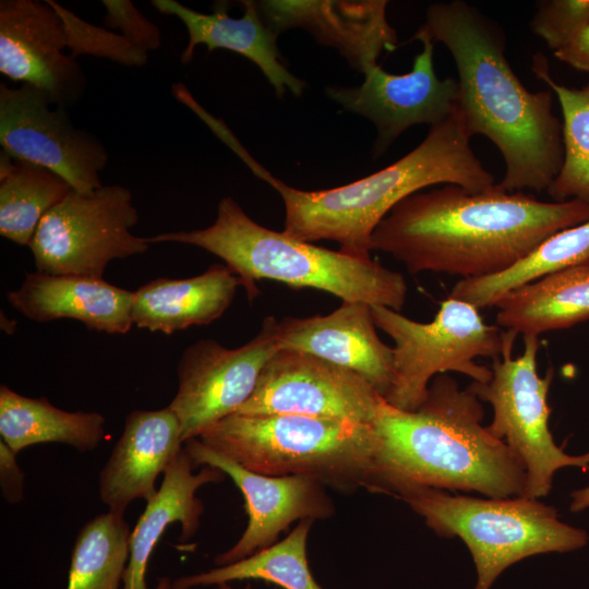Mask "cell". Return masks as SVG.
Here are the masks:
<instances>
[{"instance_id": "cell-12", "label": "cell", "mask_w": 589, "mask_h": 589, "mask_svg": "<svg viewBox=\"0 0 589 589\" xmlns=\"http://www.w3.org/2000/svg\"><path fill=\"white\" fill-rule=\"evenodd\" d=\"M0 145L14 158L59 175L77 192L103 185L99 172L109 158L103 143L75 128L67 108L33 85L0 84Z\"/></svg>"}, {"instance_id": "cell-25", "label": "cell", "mask_w": 589, "mask_h": 589, "mask_svg": "<svg viewBox=\"0 0 589 589\" xmlns=\"http://www.w3.org/2000/svg\"><path fill=\"white\" fill-rule=\"evenodd\" d=\"M105 418L98 412H69L45 398H29L7 385L0 387L1 440L17 455L43 443L67 444L79 452L96 448L105 436Z\"/></svg>"}, {"instance_id": "cell-19", "label": "cell", "mask_w": 589, "mask_h": 589, "mask_svg": "<svg viewBox=\"0 0 589 589\" xmlns=\"http://www.w3.org/2000/svg\"><path fill=\"white\" fill-rule=\"evenodd\" d=\"M175 412L133 410L99 472V498L109 510L124 514L134 500L148 502L157 492L155 482L183 448Z\"/></svg>"}, {"instance_id": "cell-38", "label": "cell", "mask_w": 589, "mask_h": 589, "mask_svg": "<svg viewBox=\"0 0 589 589\" xmlns=\"http://www.w3.org/2000/svg\"><path fill=\"white\" fill-rule=\"evenodd\" d=\"M218 589H232L228 582H224V584H220L218 585Z\"/></svg>"}, {"instance_id": "cell-7", "label": "cell", "mask_w": 589, "mask_h": 589, "mask_svg": "<svg viewBox=\"0 0 589 589\" xmlns=\"http://www.w3.org/2000/svg\"><path fill=\"white\" fill-rule=\"evenodd\" d=\"M402 500L435 533L465 542L477 569L474 589H490L503 570L528 556L579 550L589 540L586 530L562 521L556 508L539 498L419 488Z\"/></svg>"}, {"instance_id": "cell-1", "label": "cell", "mask_w": 589, "mask_h": 589, "mask_svg": "<svg viewBox=\"0 0 589 589\" xmlns=\"http://www.w3.org/2000/svg\"><path fill=\"white\" fill-rule=\"evenodd\" d=\"M589 219L579 200L544 202L493 187L471 192L441 184L399 202L375 228L371 250L392 255L411 274L461 279L507 271L550 236Z\"/></svg>"}, {"instance_id": "cell-24", "label": "cell", "mask_w": 589, "mask_h": 589, "mask_svg": "<svg viewBox=\"0 0 589 589\" xmlns=\"http://www.w3.org/2000/svg\"><path fill=\"white\" fill-rule=\"evenodd\" d=\"M498 326L522 336L572 327L589 320V261L519 286L503 297Z\"/></svg>"}, {"instance_id": "cell-9", "label": "cell", "mask_w": 589, "mask_h": 589, "mask_svg": "<svg viewBox=\"0 0 589 589\" xmlns=\"http://www.w3.org/2000/svg\"><path fill=\"white\" fill-rule=\"evenodd\" d=\"M517 335L505 330L504 349L501 357L493 359L491 380L471 382L469 386L481 401L492 407L489 432L504 441L526 469L524 496L540 498L551 492L554 474L560 469L589 468V452L573 456L554 442L548 404L554 371L550 368L543 377L538 374L539 336H524V350L513 358Z\"/></svg>"}, {"instance_id": "cell-30", "label": "cell", "mask_w": 589, "mask_h": 589, "mask_svg": "<svg viewBox=\"0 0 589 589\" xmlns=\"http://www.w3.org/2000/svg\"><path fill=\"white\" fill-rule=\"evenodd\" d=\"M123 515L108 510L82 527L72 550L67 589H120L131 536Z\"/></svg>"}, {"instance_id": "cell-5", "label": "cell", "mask_w": 589, "mask_h": 589, "mask_svg": "<svg viewBox=\"0 0 589 589\" xmlns=\"http://www.w3.org/2000/svg\"><path fill=\"white\" fill-rule=\"evenodd\" d=\"M152 243L195 245L220 257L238 276L252 302L257 281L284 283L293 288H314L342 302H364L400 311L407 296L404 276L371 257L362 259L294 239L265 228L250 218L231 197H223L215 221L191 231H170L148 237Z\"/></svg>"}, {"instance_id": "cell-16", "label": "cell", "mask_w": 589, "mask_h": 589, "mask_svg": "<svg viewBox=\"0 0 589 589\" xmlns=\"http://www.w3.org/2000/svg\"><path fill=\"white\" fill-rule=\"evenodd\" d=\"M68 48L63 22L48 0L0 1V72L41 89L56 106L79 101L86 76Z\"/></svg>"}, {"instance_id": "cell-26", "label": "cell", "mask_w": 589, "mask_h": 589, "mask_svg": "<svg viewBox=\"0 0 589 589\" xmlns=\"http://www.w3.org/2000/svg\"><path fill=\"white\" fill-rule=\"evenodd\" d=\"M72 190L53 171L0 153V235L28 245L44 216Z\"/></svg>"}, {"instance_id": "cell-18", "label": "cell", "mask_w": 589, "mask_h": 589, "mask_svg": "<svg viewBox=\"0 0 589 589\" xmlns=\"http://www.w3.org/2000/svg\"><path fill=\"white\" fill-rule=\"evenodd\" d=\"M371 305L342 302L327 315L284 317L277 323L280 349L309 353L365 378L385 399L394 378V350L376 333Z\"/></svg>"}, {"instance_id": "cell-28", "label": "cell", "mask_w": 589, "mask_h": 589, "mask_svg": "<svg viewBox=\"0 0 589 589\" xmlns=\"http://www.w3.org/2000/svg\"><path fill=\"white\" fill-rule=\"evenodd\" d=\"M313 521L300 520L284 540L243 560L177 578L172 589H191L243 579H262L284 589H323L313 578L306 560V540Z\"/></svg>"}, {"instance_id": "cell-10", "label": "cell", "mask_w": 589, "mask_h": 589, "mask_svg": "<svg viewBox=\"0 0 589 589\" xmlns=\"http://www.w3.org/2000/svg\"><path fill=\"white\" fill-rule=\"evenodd\" d=\"M137 221L128 188L72 189L44 216L31 241L37 271L103 278L111 261L147 251V238L130 232Z\"/></svg>"}, {"instance_id": "cell-31", "label": "cell", "mask_w": 589, "mask_h": 589, "mask_svg": "<svg viewBox=\"0 0 589 589\" xmlns=\"http://www.w3.org/2000/svg\"><path fill=\"white\" fill-rule=\"evenodd\" d=\"M60 15L70 49L76 59L81 55L104 58L124 67H144L148 53L141 50L118 32L91 24L60 3L48 0Z\"/></svg>"}, {"instance_id": "cell-23", "label": "cell", "mask_w": 589, "mask_h": 589, "mask_svg": "<svg viewBox=\"0 0 589 589\" xmlns=\"http://www.w3.org/2000/svg\"><path fill=\"white\" fill-rule=\"evenodd\" d=\"M238 286V276L217 263L190 278H156L134 291L133 324L165 334L209 324L229 308Z\"/></svg>"}, {"instance_id": "cell-11", "label": "cell", "mask_w": 589, "mask_h": 589, "mask_svg": "<svg viewBox=\"0 0 589 589\" xmlns=\"http://www.w3.org/2000/svg\"><path fill=\"white\" fill-rule=\"evenodd\" d=\"M277 323L274 316L265 317L260 332L235 349L201 339L182 352L178 389L168 407L179 420L183 443L236 413L251 397L264 366L279 350Z\"/></svg>"}, {"instance_id": "cell-20", "label": "cell", "mask_w": 589, "mask_h": 589, "mask_svg": "<svg viewBox=\"0 0 589 589\" xmlns=\"http://www.w3.org/2000/svg\"><path fill=\"white\" fill-rule=\"evenodd\" d=\"M151 4L160 13L175 15L187 28L189 40L180 61L189 64L199 45L208 52L226 49L252 61L283 97L287 92L300 97L305 82L292 74L285 65L277 46V37L264 22L257 1L242 0L243 15L230 17L224 3L215 5L212 13H202L175 0H153Z\"/></svg>"}, {"instance_id": "cell-27", "label": "cell", "mask_w": 589, "mask_h": 589, "mask_svg": "<svg viewBox=\"0 0 589 589\" xmlns=\"http://www.w3.org/2000/svg\"><path fill=\"white\" fill-rule=\"evenodd\" d=\"M589 261V219L541 242L517 264L500 274L458 280L449 297L481 309L494 306L508 291L550 273Z\"/></svg>"}, {"instance_id": "cell-33", "label": "cell", "mask_w": 589, "mask_h": 589, "mask_svg": "<svg viewBox=\"0 0 589 589\" xmlns=\"http://www.w3.org/2000/svg\"><path fill=\"white\" fill-rule=\"evenodd\" d=\"M106 9L104 23L109 29H117L130 43L148 53L161 45L159 27L145 17L130 0H103Z\"/></svg>"}, {"instance_id": "cell-13", "label": "cell", "mask_w": 589, "mask_h": 589, "mask_svg": "<svg viewBox=\"0 0 589 589\" xmlns=\"http://www.w3.org/2000/svg\"><path fill=\"white\" fill-rule=\"evenodd\" d=\"M384 397L358 373L315 356L278 350L240 414H301L373 424Z\"/></svg>"}, {"instance_id": "cell-8", "label": "cell", "mask_w": 589, "mask_h": 589, "mask_svg": "<svg viewBox=\"0 0 589 589\" xmlns=\"http://www.w3.org/2000/svg\"><path fill=\"white\" fill-rule=\"evenodd\" d=\"M371 311L376 327L395 344V378L385 400L400 410H417L440 374L457 372L472 382H489L491 368L476 359L498 358L504 349L505 330L485 324L478 308L449 296L426 323L383 305H371Z\"/></svg>"}, {"instance_id": "cell-6", "label": "cell", "mask_w": 589, "mask_h": 589, "mask_svg": "<svg viewBox=\"0 0 589 589\" xmlns=\"http://www.w3.org/2000/svg\"><path fill=\"white\" fill-rule=\"evenodd\" d=\"M202 443L267 476H309L342 491L386 493L382 443L373 424L301 414H230Z\"/></svg>"}, {"instance_id": "cell-35", "label": "cell", "mask_w": 589, "mask_h": 589, "mask_svg": "<svg viewBox=\"0 0 589 589\" xmlns=\"http://www.w3.org/2000/svg\"><path fill=\"white\" fill-rule=\"evenodd\" d=\"M553 55L572 68L589 73V25L569 44L553 52Z\"/></svg>"}, {"instance_id": "cell-4", "label": "cell", "mask_w": 589, "mask_h": 589, "mask_svg": "<svg viewBox=\"0 0 589 589\" xmlns=\"http://www.w3.org/2000/svg\"><path fill=\"white\" fill-rule=\"evenodd\" d=\"M457 111L430 127L424 140L387 167L345 185L305 191L292 188L259 164L235 136L229 146L261 180L279 193L285 206L284 232L294 239L335 241L340 251L371 257V237L404 199L430 187L460 185L471 192L495 184L470 145Z\"/></svg>"}, {"instance_id": "cell-37", "label": "cell", "mask_w": 589, "mask_h": 589, "mask_svg": "<svg viewBox=\"0 0 589 589\" xmlns=\"http://www.w3.org/2000/svg\"><path fill=\"white\" fill-rule=\"evenodd\" d=\"M1 328L8 334H12L15 330V322L5 316L3 317L1 313Z\"/></svg>"}, {"instance_id": "cell-17", "label": "cell", "mask_w": 589, "mask_h": 589, "mask_svg": "<svg viewBox=\"0 0 589 589\" xmlns=\"http://www.w3.org/2000/svg\"><path fill=\"white\" fill-rule=\"evenodd\" d=\"M386 0H262L264 22L277 35L302 28L321 45L336 49L364 74L383 52L398 46L396 29L386 16Z\"/></svg>"}, {"instance_id": "cell-21", "label": "cell", "mask_w": 589, "mask_h": 589, "mask_svg": "<svg viewBox=\"0 0 589 589\" xmlns=\"http://www.w3.org/2000/svg\"><path fill=\"white\" fill-rule=\"evenodd\" d=\"M9 303L36 322L72 318L87 329L125 334L133 325L134 292L103 278L27 273L21 287L8 291Z\"/></svg>"}, {"instance_id": "cell-15", "label": "cell", "mask_w": 589, "mask_h": 589, "mask_svg": "<svg viewBox=\"0 0 589 589\" xmlns=\"http://www.w3.org/2000/svg\"><path fill=\"white\" fill-rule=\"evenodd\" d=\"M194 466L205 465L229 476L244 497L248 526L240 539L215 558L218 566L243 560L276 543L291 522L325 519L335 507L325 484L309 476H267L251 471L213 450L200 438L184 442Z\"/></svg>"}, {"instance_id": "cell-36", "label": "cell", "mask_w": 589, "mask_h": 589, "mask_svg": "<svg viewBox=\"0 0 589 589\" xmlns=\"http://www.w3.org/2000/svg\"><path fill=\"white\" fill-rule=\"evenodd\" d=\"M570 510L573 513L582 512L589 508V486L575 490L570 494Z\"/></svg>"}, {"instance_id": "cell-32", "label": "cell", "mask_w": 589, "mask_h": 589, "mask_svg": "<svg viewBox=\"0 0 589 589\" xmlns=\"http://www.w3.org/2000/svg\"><path fill=\"white\" fill-rule=\"evenodd\" d=\"M589 25V0H541L530 21L531 32L553 51L569 44Z\"/></svg>"}, {"instance_id": "cell-3", "label": "cell", "mask_w": 589, "mask_h": 589, "mask_svg": "<svg viewBox=\"0 0 589 589\" xmlns=\"http://www.w3.org/2000/svg\"><path fill=\"white\" fill-rule=\"evenodd\" d=\"M481 400L448 374L435 376L414 411L383 402L373 422L382 443L387 494L419 488L524 496L526 469L507 444L483 425Z\"/></svg>"}, {"instance_id": "cell-29", "label": "cell", "mask_w": 589, "mask_h": 589, "mask_svg": "<svg viewBox=\"0 0 589 589\" xmlns=\"http://www.w3.org/2000/svg\"><path fill=\"white\" fill-rule=\"evenodd\" d=\"M531 71L556 95L563 116V163L546 192L554 202L589 204V83L581 88L557 83L542 52L533 56Z\"/></svg>"}, {"instance_id": "cell-34", "label": "cell", "mask_w": 589, "mask_h": 589, "mask_svg": "<svg viewBox=\"0 0 589 589\" xmlns=\"http://www.w3.org/2000/svg\"><path fill=\"white\" fill-rule=\"evenodd\" d=\"M16 454L1 440L0 442V484L3 498L10 504L22 501L24 473L19 467Z\"/></svg>"}, {"instance_id": "cell-14", "label": "cell", "mask_w": 589, "mask_h": 589, "mask_svg": "<svg viewBox=\"0 0 589 589\" xmlns=\"http://www.w3.org/2000/svg\"><path fill=\"white\" fill-rule=\"evenodd\" d=\"M411 40L421 41L422 50L414 56L409 72L393 74L376 64L363 74L360 85L328 86L325 91L344 110L362 116L375 125V158L407 129L423 123L438 124L457 108V79L437 76L433 39L418 29Z\"/></svg>"}, {"instance_id": "cell-22", "label": "cell", "mask_w": 589, "mask_h": 589, "mask_svg": "<svg viewBox=\"0 0 589 589\" xmlns=\"http://www.w3.org/2000/svg\"><path fill=\"white\" fill-rule=\"evenodd\" d=\"M193 467L183 446L165 470L160 488L146 502L142 516L131 531L130 557L122 589H148L145 581L148 560L171 524H181V540H188L196 533L204 512L196 491L204 484L220 482L225 473L211 466L193 473ZM156 589H172V585L163 579Z\"/></svg>"}, {"instance_id": "cell-2", "label": "cell", "mask_w": 589, "mask_h": 589, "mask_svg": "<svg viewBox=\"0 0 589 589\" xmlns=\"http://www.w3.org/2000/svg\"><path fill=\"white\" fill-rule=\"evenodd\" d=\"M450 52L458 77L457 111L472 137H488L501 153L506 192L546 191L564 156L562 122L553 94L530 92L513 71L502 27L464 0L428 7L419 28Z\"/></svg>"}]
</instances>
